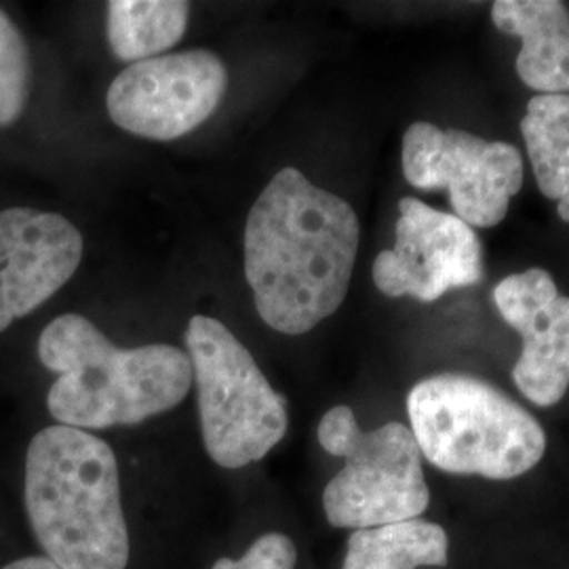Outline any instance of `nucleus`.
<instances>
[{"mask_svg":"<svg viewBox=\"0 0 569 569\" xmlns=\"http://www.w3.org/2000/svg\"><path fill=\"white\" fill-rule=\"evenodd\" d=\"M357 211L284 167L244 224V279L266 326L302 336L346 300L359 253Z\"/></svg>","mask_w":569,"mask_h":569,"instance_id":"nucleus-1","label":"nucleus"},{"mask_svg":"<svg viewBox=\"0 0 569 569\" xmlns=\"http://www.w3.org/2000/svg\"><path fill=\"white\" fill-rule=\"evenodd\" d=\"M23 500L37 542L60 569H124L129 531L112 448L81 428H44L26 453Z\"/></svg>","mask_w":569,"mask_h":569,"instance_id":"nucleus-2","label":"nucleus"},{"mask_svg":"<svg viewBox=\"0 0 569 569\" xmlns=\"http://www.w3.org/2000/svg\"><path fill=\"white\" fill-rule=\"evenodd\" d=\"M39 359L58 373L49 413L81 430L140 425L180 406L194 380L188 352L171 345L119 348L77 312L42 329Z\"/></svg>","mask_w":569,"mask_h":569,"instance_id":"nucleus-3","label":"nucleus"},{"mask_svg":"<svg viewBox=\"0 0 569 569\" xmlns=\"http://www.w3.org/2000/svg\"><path fill=\"white\" fill-rule=\"evenodd\" d=\"M420 453L451 475L509 481L538 467L547 435L528 409L500 388L467 373H439L407 397Z\"/></svg>","mask_w":569,"mask_h":569,"instance_id":"nucleus-4","label":"nucleus"},{"mask_svg":"<svg viewBox=\"0 0 569 569\" xmlns=\"http://www.w3.org/2000/svg\"><path fill=\"white\" fill-rule=\"evenodd\" d=\"M186 348L199 392L203 443L224 468L260 462L283 441L287 403L237 336L218 319L194 315Z\"/></svg>","mask_w":569,"mask_h":569,"instance_id":"nucleus-5","label":"nucleus"},{"mask_svg":"<svg viewBox=\"0 0 569 569\" xmlns=\"http://www.w3.org/2000/svg\"><path fill=\"white\" fill-rule=\"evenodd\" d=\"M319 443L345 458L327 483L323 509L333 528L371 529L418 519L430 502L422 453L401 422L363 430L350 407L329 409L319 422Z\"/></svg>","mask_w":569,"mask_h":569,"instance_id":"nucleus-6","label":"nucleus"},{"mask_svg":"<svg viewBox=\"0 0 569 569\" xmlns=\"http://www.w3.org/2000/svg\"><path fill=\"white\" fill-rule=\"evenodd\" d=\"M401 164L418 190H446L453 216L470 228H493L523 186V159L509 142H491L465 129L409 124Z\"/></svg>","mask_w":569,"mask_h":569,"instance_id":"nucleus-7","label":"nucleus"},{"mask_svg":"<svg viewBox=\"0 0 569 569\" xmlns=\"http://www.w3.org/2000/svg\"><path fill=\"white\" fill-rule=\"evenodd\" d=\"M228 89L224 61L192 49L127 66L112 81L106 106L121 129L146 140L171 142L201 127Z\"/></svg>","mask_w":569,"mask_h":569,"instance_id":"nucleus-8","label":"nucleus"},{"mask_svg":"<svg viewBox=\"0 0 569 569\" xmlns=\"http://www.w3.org/2000/svg\"><path fill=\"white\" fill-rule=\"evenodd\" d=\"M371 274L388 298L435 302L483 279V244L453 213L406 197L399 201L395 247L378 253Z\"/></svg>","mask_w":569,"mask_h":569,"instance_id":"nucleus-9","label":"nucleus"},{"mask_svg":"<svg viewBox=\"0 0 569 569\" xmlns=\"http://www.w3.org/2000/svg\"><path fill=\"white\" fill-rule=\"evenodd\" d=\"M79 228L53 211H0V333L56 296L79 270Z\"/></svg>","mask_w":569,"mask_h":569,"instance_id":"nucleus-10","label":"nucleus"},{"mask_svg":"<svg viewBox=\"0 0 569 569\" xmlns=\"http://www.w3.org/2000/svg\"><path fill=\"white\" fill-rule=\"evenodd\" d=\"M493 302L523 342L515 385L531 403L557 406L569 388V296L547 270L529 268L496 284Z\"/></svg>","mask_w":569,"mask_h":569,"instance_id":"nucleus-11","label":"nucleus"},{"mask_svg":"<svg viewBox=\"0 0 569 569\" xmlns=\"http://www.w3.org/2000/svg\"><path fill=\"white\" fill-rule=\"evenodd\" d=\"M493 26L521 41L517 74L540 96H569V11L559 0H498Z\"/></svg>","mask_w":569,"mask_h":569,"instance_id":"nucleus-12","label":"nucleus"},{"mask_svg":"<svg viewBox=\"0 0 569 569\" xmlns=\"http://www.w3.org/2000/svg\"><path fill=\"white\" fill-rule=\"evenodd\" d=\"M446 529L411 519L382 528L357 529L346 545L342 569H418L448 566Z\"/></svg>","mask_w":569,"mask_h":569,"instance_id":"nucleus-13","label":"nucleus"},{"mask_svg":"<svg viewBox=\"0 0 569 569\" xmlns=\"http://www.w3.org/2000/svg\"><path fill=\"white\" fill-rule=\"evenodd\" d=\"M521 136L540 192L569 224V96H533Z\"/></svg>","mask_w":569,"mask_h":569,"instance_id":"nucleus-14","label":"nucleus"},{"mask_svg":"<svg viewBox=\"0 0 569 569\" xmlns=\"http://www.w3.org/2000/svg\"><path fill=\"white\" fill-rule=\"evenodd\" d=\"M188 18L190 4L183 0H112L108 44L119 60H152L182 39Z\"/></svg>","mask_w":569,"mask_h":569,"instance_id":"nucleus-15","label":"nucleus"},{"mask_svg":"<svg viewBox=\"0 0 569 569\" xmlns=\"http://www.w3.org/2000/svg\"><path fill=\"white\" fill-rule=\"evenodd\" d=\"M30 93V53L20 28L0 9V127L20 119Z\"/></svg>","mask_w":569,"mask_h":569,"instance_id":"nucleus-16","label":"nucleus"},{"mask_svg":"<svg viewBox=\"0 0 569 569\" xmlns=\"http://www.w3.org/2000/svg\"><path fill=\"white\" fill-rule=\"evenodd\" d=\"M298 549L284 533L260 536L241 559L222 557L211 569H293Z\"/></svg>","mask_w":569,"mask_h":569,"instance_id":"nucleus-17","label":"nucleus"},{"mask_svg":"<svg viewBox=\"0 0 569 569\" xmlns=\"http://www.w3.org/2000/svg\"><path fill=\"white\" fill-rule=\"evenodd\" d=\"M0 569H60L53 561H49L47 557H23V559H18V561H13V563H9V566H4V568Z\"/></svg>","mask_w":569,"mask_h":569,"instance_id":"nucleus-18","label":"nucleus"}]
</instances>
